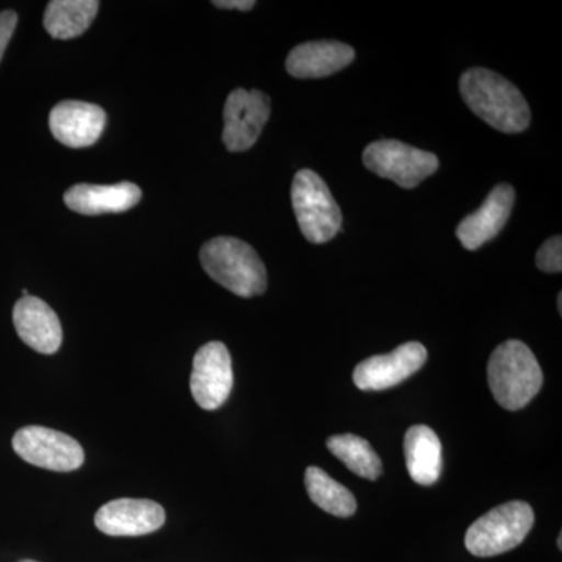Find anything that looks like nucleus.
<instances>
[{"label": "nucleus", "mask_w": 562, "mask_h": 562, "mask_svg": "<svg viewBox=\"0 0 562 562\" xmlns=\"http://www.w3.org/2000/svg\"><path fill=\"white\" fill-rule=\"evenodd\" d=\"M462 99L491 127L503 133H520L530 125L531 114L520 91L492 70L475 68L462 74Z\"/></svg>", "instance_id": "f257e3e1"}, {"label": "nucleus", "mask_w": 562, "mask_h": 562, "mask_svg": "<svg viewBox=\"0 0 562 562\" xmlns=\"http://www.w3.org/2000/svg\"><path fill=\"white\" fill-rule=\"evenodd\" d=\"M487 382L502 408L519 412L541 391L543 373L530 347L512 339L492 351Z\"/></svg>", "instance_id": "f03ea898"}, {"label": "nucleus", "mask_w": 562, "mask_h": 562, "mask_svg": "<svg viewBox=\"0 0 562 562\" xmlns=\"http://www.w3.org/2000/svg\"><path fill=\"white\" fill-rule=\"evenodd\" d=\"M201 262L211 279L239 297L261 295L268 273L257 251L241 239L221 236L203 244Z\"/></svg>", "instance_id": "7ed1b4c3"}, {"label": "nucleus", "mask_w": 562, "mask_h": 562, "mask_svg": "<svg viewBox=\"0 0 562 562\" xmlns=\"http://www.w3.org/2000/svg\"><path fill=\"white\" fill-rule=\"evenodd\" d=\"M532 525L535 512L528 503H503L469 527L465 532V549L473 557H497L520 546L531 531Z\"/></svg>", "instance_id": "20e7f679"}, {"label": "nucleus", "mask_w": 562, "mask_h": 562, "mask_svg": "<svg viewBox=\"0 0 562 562\" xmlns=\"http://www.w3.org/2000/svg\"><path fill=\"white\" fill-rule=\"evenodd\" d=\"M291 198L299 227L310 243L330 241L341 231V210L316 172L302 169L295 173Z\"/></svg>", "instance_id": "39448f33"}, {"label": "nucleus", "mask_w": 562, "mask_h": 562, "mask_svg": "<svg viewBox=\"0 0 562 562\" xmlns=\"http://www.w3.org/2000/svg\"><path fill=\"white\" fill-rule=\"evenodd\" d=\"M366 168L402 188H416L438 171L439 160L431 151L416 149L401 140L382 139L369 144L362 154Z\"/></svg>", "instance_id": "423d86ee"}, {"label": "nucleus", "mask_w": 562, "mask_h": 562, "mask_svg": "<svg viewBox=\"0 0 562 562\" xmlns=\"http://www.w3.org/2000/svg\"><path fill=\"white\" fill-rule=\"evenodd\" d=\"M13 450L36 468L54 472H72L81 468L85 452L76 439L52 428L24 427L13 436Z\"/></svg>", "instance_id": "0eeeda50"}, {"label": "nucleus", "mask_w": 562, "mask_h": 562, "mask_svg": "<svg viewBox=\"0 0 562 562\" xmlns=\"http://www.w3.org/2000/svg\"><path fill=\"white\" fill-rule=\"evenodd\" d=\"M191 394L201 408L214 412L231 397L233 369L231 351L222 342L205 344L192 361Z\"/></svg>", "instance_id": "6e6552de"}, {"label": "nucleus", "mask_w": 562, "mask_h": 562, "mask_svg": "<svg viewBox=\"0 0 562 562\" xmlns=\"http://www.w3.org/2000/svg\"><path fill=\"white\" fill-rule=\"evenodd\" d=\"M271 114V101L261 91L235 90L224 109L225 147L231 151L249 150L260 138L262 127Z\"/></svg>", "instance_id": "1a4fd4ad"}, {"label": "nucleus", "mask_w": 562, "mask_h": 562, "mask_svg": "<svg viewBox=\"0 0 562 562\" xmlns=\"http://www.w3.org/2000/svg\"><path fill=\"white\" fill-rule=\"evenodd\" d=\"M428 351L420 342H406L387 355H375L360 362L353 371V382L361 391H384L397 386L419 371Z\"/></svg>", "instance_id": "9d476101"}, {"label": "nucleus", "mask_w": 562, "mask_h": 562, "mask_svg": "<svg viewBox=\"0 0 562 562\" xmlns=\"http://www.w3.org/2000/svg\"><path fill=\"white\" fill-rule=\"evenodd\" d=\"M95 527L109 536H144L160 530L166 522L160 503L144 498H117L95 514Z\"/></svg>", "instance_id": "9b49d317"}, {"label": "nucleus", "mask_w": 562, "mask_h": 562, "mask_svg": "<svg viewBox=\"0 0 562 562\" xmlns=\"http://www.w3.org/2000/svg\"><path fill=\"white\" fill-rule=\"evenodd\" d=\"M52 135L72 149L90 147L101 138L106 125V114L94 103L65 101L50 111Z\"/></svg>", "instance_id": "f8f14e48"}, {"label": "nucleus", "mask_w": 562, "mask_h": 562, "mask_svg": "<svg viewBox=\"0 0 562 562\" xmlns=\"http://www.w3.org/2000/svg\"><path fill=\"white\" fill-rule=\"evenodd\" d=\"M13 324L22 341L43 355H54L63 341V328L57 313L33 295L20 299L13 308Z\"/></svg>", "instance_id": "ddd939ff"}, {"label": "nucleus", "mask_w": 562, "mask_h": 562, "mask_svg": "<svg viewBox=\"0 0 562 562\" xmlns=\"http://www.w3.org/2000/svg\"><path fill=\"white\" fill-rule=\"evenodd\" d=\"M516 192L509 184L495 187L486 201L458 225L457 236L468 250H476L497 236L512 214Z\"/></svg>", "instance_id": "4468645a"}, {"label": "nucleus", "mask_w": 562, "mask_h": 562, "mask_svg": "<svg viewBox=\"0 0 562 562\" xmlns=\"http://www.w3.org/2000/svg\"><path fill=\"white\" fill-rule=\"evenodd\" d=\"M143 191L131 181L116 184L80 183L65 192V203L69 210L85 216L124 213L138 205Z\"/></svg>", "instance_id": "2eb2a0df"}, {"label": "nucleus", "mask_w": 562, "mask_h": 562, "mask_svg": "<svg viewBox=\"0 0 562 562\" xmlns=\"http://www.w3.org/2000/svg\"><path fill=\"white\" fill-rule=\"evenodd\" d=\"M355 60V50L339 41H313L294 47L286 58V69L295 79L331 76Z\"/></svg>", "instance_id": "dca6fc26"}, {"label": "nucleus", "mask_w": 562, "mask_h": 562, "mask_svg": "<svg viewBox=\"0 0 562 562\" xmlns=\"http://www.w3.org/2000/svg\"><path fill=\"white\" fill-rule=\"evenodd\" d=\"M405 461L409 475L422 486L438 482L442 472V443L427 425H414L405 435Z\"/></svg>", "instance_id": "f3484780"}, {"label": "nucleus", "mask_w": 562, "mask_h": 562, "mask_svg": "<svg viewBox=\"0 0 562 562\" xmlns=\"http://www.w3.org/2000/svg\"><path fill=\"white\" fill-rule=\"evenodd\" d=\"M101 3L98 0H52L44 13V29L55 40H70L90 29Z\"/></svg>", "instance_id": "a211bd4d"}, {"label": "nucleus", "mask_w": 562, "mask_h": 562, "mask_svg": "<svg viewBox=\"0 0 562 562\" xmlns=\"http://www.w3.org/2000/svg\"><path fill=\"white\" fill-rule=\"evenodd\" d=\"M305 487L310 498L331 516L350 517L357 513L355 495L319 468L306 469Z\"/></svg>", "instance_id": "6ab92c4d"}, {"label": "nucleus", "mask_w": 562, "mask_h": 562, "mask_svg": "<svg viewBox=\"0 0 562 562\" xmlns=\"http://www.w3.org/2000/svg\"><path fill=\"white\" fill-rule=\"evenodd\" d=\"M328 450L339 461L349 468V471L357 473L366 480H376L383 473L382 460L372 449L371 443L360 436L336 435L328 438Z\"/></svg>", "instance_id": "aec40b11"}, {"label": "nucleus", "mask_w": 562, "mask_h": 562, "mask_svg": "<svg viewBox=\"0 0 562 562\" xmlns=\"http://www.w3.org/2000/svg\"><path fill=\"white\" fill-rule=\"evenodd\" d=\"M536 262L542 272L560 273L562 271V239L561 236H553L549 241L542 244Z\"/></svg>", "instance_id": "412c9836"}, {"label": "nucleus", "mask_w": 562, "mask_h": 562, "mask_svg": "<svg viewBox=\"0 0 562 562\" xmlns=\"http://www.w3.org/2000/svg\"><path fill=\"white\" fill-rule=\"evenodd\" d=\"M16 25L18 14L14 13L13 10H5L0 13V61H2L3 54H5L10 40L13 38Z\"/></svg>", "instance_id": "4be33fe9"}, {"label": "nucleus", "mask_w": 562, "mask_h": 562, "mask_svg": "<svg viewBox=\"0 0 562 562\" xmlns=\"http://www.w3.org/2000/svg\"><path fill=\"white\" fill-rule=\"evenodd\" d=\"M213 5L224 10L249 11L254 9L255 2L254 0H216Z\"/></svg>", "instance_id": "5701e85b"}, {"label": "nucleus", "mask_w": 562, "mask_h": 562, "mask_svg": "<svg viewBox=\"0 0 562 562\" xmlns=\"http://www.w3.org/2000/svg\"><path fill=\"white\" fill-rule=\"evenodd\" d=\"M558 310L562 313V294L558 295Z\"/></svg>", "instance_id": "b1692460"}, {"label": "nucleus", "mask_w": 562, "mask_h": 562, "mask_svg": "<svg viewBox=\"0 0 562 562\" xmlns=\"http://www.w3.org/2000/svg\"><path fill=\"white\" fill-rule=\"evenodd\" d=\"M558 547H560V550L562 549V535L558 538Z\"/></svg>", "instance_id": "393cba45"}, {"label": "nucleus", "mask_w": 562, "mask_h": 562, "mask_svg": "<svg viewBox=\"0 0 562 562\" xmlns=\"http://www.w3.org/2000/svg\"><path fill=\"white\" fill-rule=\"evenodd\" d=\"M21 562H36V561H32V560H24V561H21Z\"/></svg>", "instance_id": "a878e982"}]
</instances>
